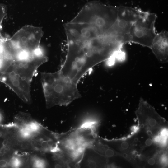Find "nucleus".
<instances>
[{"instance_id":"15","label":"nucleus","mask_w":168,"mask_h":168,"mask_svg":"<svg viewBox=\"0 0 168 168\" xmlns=\"http://www.w3.org/2000/svg\"><path fill=\"white\" fill-rule=\"evenodd\" d=\"M141 128H143L144 127V125L142 124L141 125Z\"/></svg>"},{"instance_id":"13","label":"nucleus","mask_w":168,"mask_h":168,"mask_svg":"<svg viewBox=\"0 0 168 168\" xmlns=\"http://www.w3.org/2000/svg\"><path fill=\"white\" fill-rule=\"evenodd\" d=\"M147 134H152V132L150 131H147Z\"/></svg>"},{"instance_id":"12","label":"nucleus","mask_w":168,"mask_h":168,"mask_svg":"<svg viewBox=\"0 0 168 168\" xmlns=\"http://www.w3.org/2000/svg\"><path fill=\"white\" fill-rule=\"evenodd\" d=\"M152 162V164H153L154 163L155 161L153 159H150L149 160V163L150 164H151Z\"/></svg>"},{"instance_id":"10","label":"nucleus","mask_w":168,"mask_h":168,"mask_svg":"<svg viewBox=\"0 0 168 168\" xmlns=\"http://www.w3.org/2000/svg\"><path fill=\"white\" fill-rule=\"evenodd\" d=\"M128 146V144L126 142H123L121 144L122 147L124 149L127 148Z\"/></svg>"},{"instance_id":"1","label":"nucleus","mask_w":168,"mask_h":168,"mask_svg":"<svg viewBox=\"0 0 168 168\" xmlns=\"http://www.w3.org/2000/svg\"><path fill=\"white\" fill-rule=\"evenodd\" d=\"M156 14L145 12L132 26L128 35V43L138 44L151 49L156 35Z\"/></svg>"},{"instance_id":"6","label":"nucleus","mask_w":168,"mask_h":168,"mask_svg":"<svg viewBox=\"0 0 168 168\" xmlns=\"http://www.w3.org/2000/svg\"><path fill=\"white\" fill-rule=\"evenodd\" d=\"M151 49L161 63H167L168 60V33L163 30L156 34L152 43Z\"/></svg>"},{"instance_id":"11","label":"nucleus","mask_w":168,"mask_h":168,"mask_svg":"<svg viewBox=\"0 0 168 168\" xmlns=\"http://www.w3.org/2000/svg\"><path fill=\"white\" fill-rule=\"evenodd\" d=\"M152 141L151 139H148L147 140L146 142V145H149L152 144Z\"/></svg>"},{"instance_id":"9","label":"nucleus","mask_w":168,"mask_h":168,"mask_svg":"<svg viewBox=\"0 0 168 168\" xmlns=\"http://www.w3.org/2000/svg\"><path fill=\"white\" fill-rule=\"evenodd\" d=\"M156 123V122L155 120L153 119H151L150 121H149V124L151 126H153Z\"/></svg>"},{"instance_id":"3","label":"nucleus","mask_w":168,"mask_h":168,"mask_svg":"<svg viewBox=\"0 0 168 168\" xmlns=\"http://www.w3.org/2000/svg\"><path fill=\"white\" fill-rule=\"evenodd\" d=\"M43 34L41 27L26 25L10 39L22 51L30 54H35L42 51L40 43Z\"/></svg>"},{"instance_id":"5","label":"nucleus","mask_w":168,"mask_h":168,"mask_svg":"<svg viewBox=\"0 0 168 168\" xmlns=\"http://www.w3.org/2000/svg\"><path fill=\"white\" fill-rule=\"evenodd\" d=\"M0 80L8 86L23 102L31 103V82L13 72H3Z\"/></svg>"},{"instance_id":"2","label":"nucleus","mask_w":168,"mask_h":168,"mask_svg":"<svg viewBox=\"0 0 168 168\" xmlns=\"http://www.w3.org/2000/svg\"><path fill=\"white\" fill-rule=\"evenodd\" d=\"M116 20L109 30L111 35L123 44L128 43V35L134 22L145 12L131 7L117 6Z\"/></svg>"},{"instance_id":"8","label":"nucleus","mask_w":168,"mask_h":168,"mask_svg":"<svg viewBox=\"0 0 168 168\" xmlns=\"http://www.w3.org/2000/svg\"><path fill=\"white\" fill-rule=\"evenodd\" d=\"M6 12V6L0 3V39L2 38L0 34V30L3 20L5 16Z\"/></svg>"},{"instance_id":"7","label":"nucleus","mask_w":168,"mask_h":168,"mask_svg":"<svg viewBox=\"0 0 168 168\" xmlns=\"http://www.w3.org/2000/svg\"><path fill=\"white\" fill-rule=\"evenodd\" d=\"M27 164H29L30 166L34 168L45 167L47 166L45 160L37 156L28 158Z\"/></svg>"},{"instance_id":"14","label":"nucleus","mask_w":168,"mask_h":168,"mask_svg":"<svg viewBox=\"0 0 168 168\" xmlns=\"http://www.w3.org/2000/svg\"><path fill=\"white\" fill-rule=\"evenodd\" d=\"M123 155L125 157H126L127 156V154L125 153Z\"/></svg>"},{"instance_id":"4","label":"nucleus","mask_w":168,"mask_h":168,"mask_svg":"<svg viewBox=\"0 0 168 168\" xmlns=\"http://www.w3.org/2000/svg\"><path fill=\"white\" fill-rule=\"evenodd\" d=\"M48 60L47 57L42 52L14 61L5 72H13L31 82L38 68Z\"/></svg>"}]
</instances>
